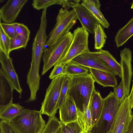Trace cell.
Instances as JSON below:
<instances>
[{"instance_id": "cell-13", "label": "cell", "mask_w": 133, "mask_h": 133, "mask_svg": "<svg viewBox=\"0 0 133 133\" xmlns=\"http://www.w3.org/2000/svg\"><path fill=\"white\" fill-rule=\"evenodd\" d=\"M71 8L76 13L82 27L89 32L94 34L95 28L99 23L89 11L79 3L74 4Z\"/></svg>"}, {"instance_id": "cell-23", "label": "cell", "mask_w": 133, "mask_h": 133, "mask_svg": "<svg viewBox=\"0 0 133 133\" xmlns=\"http://www.w3.org/2000/svg\"><path fill=\"white\" fill-rule=\"evenodd\" d=\"M81 4L86 8L103 27L108 29L110 24L100 10L92 5L87 0H82Z\"/></svg>"}, {"instance_id": "cell-24", "label": "cell", "mask_w": 133, "mask_h": 133, "mask_svg": "<svg viewBox=\"0 0 133 133\" xmlns=\"http://www.w3.org/2000/svg\"><path fill=\"white\" fill-rule=\"evenodd\" d=\"M64 74L69 77L87 74L89 72V68L70 62L64 66Z\"/></svg>"}, {"instance_id": "cell-36", "label": "cell", "mask_w": 133, "mask_h": 133, "mask_svg": "<svg viewBox=\"0 0 133 133\" xmlns=\"http://www.w3.org/2000/svg\"><path fill=\"white\" fill-rule=\"evenodd\" d=\"M92 5L100 10L101 6L100 2L98 0H87Z\"/></svg>"}, {"instance_id": "cell-27", "label": "cell", "mask_w": 133, "mask_h": 133, "mask_svg": "<svg viewBox=\"0 0 133 133\" xmlns=\"http://www.w3.org/2000/svg\"><path fill=\"white\" fill-rule=\"evenodd\" d=\"M62 123L55 116L49 117L45 127L42 133H56Z\"/></svg>"}, {"instance_id": "cell-10", "label": "cell", "mask_w": 133, "mask_h": 133, "mask_svg": "<svg viewBox=\"0 0 133 133\" xmlns=\"http://www.w3.org/2000/svg\"><path fill=\"white\" fill-rule=\"evenodd\" d=\"M122 71V82L124 91L127 96L129 95L131 81L132 76L131 62L132 52L130 49L125 48L120 53Z\"/></svg>"}, {"instance_id": "cell-29", "label": "cell", "mask_w": 133, "mask_h": 133, "mask_svg": "<svg viewBox=\"0 0 133 133\" xmlns=\"http://www.w3.org/2000/svg\"><path fill=\"white\" fill-rule=\"evenodd\" d=\"M82 130L77 121L66 124H62V133H79Z\"/></svg>"}, {"instance_id": "cell-6", "label": "cell", "mask_w": 133, "mask_h": 133, "mask_svg": "<svg viewBox=\"0 0 133 133\" xmlns=\"http://www.w3.org/2000/svg\"><path fill=\"white\" fill-rule=\"evenodd\" d=\"M67 76L62 74L52 79L41 104L40 111L42 114L49 117L54 116L59 108V100L61 91L64 82Z\"/></svg>"}, {"instance_id": "cell-28", "label": "cell", "mask_w": 133, "mask_h": 133, "mask_svg": "<svg viewBox=\"0 0 133 133\" xmlns=\"http://www.w3.org/2000/svg\"><path fill=\"white\" fill-rule=\"evenodd\" d=\"M10 38L5 34L0 27V50L9 56L10 51Z\"/></svg>"}, {"instance_id": "cell-26", "label": "cell", "mask_w": 133, "mask_h": 133, "mask_svg": "<svg viewBox=\"0 0 133 133\" xmlns=\"http://www.w3.org/2000/svg\"><path fill=\"white\" fill-rule=\"evenodd\" d=\"M13 23L17 35L20 36L26 46L29 39L30 31L26 26L23 23L17 22Z\"/></svg>"}, {"instance_id": "cell-18", "label": "cell", "mask_w": 133, "mask_h": 133, "mask_svg": "<svg viewBox=\"0 0 133 133\" xmlns=\"http://www.w3.org/2000/svg\"><path fill=\"white\" fill-rule=\"evenodd\" d=\"M133 36V17L117 33L114 38L116 47L119 48L124 44Z\"/></svg>"}, {"instance_id": "cell-7", "label": "cell", "mask_w": 133, "mask_h": 133, "mask_svg": "<svg viewBox=\"0 0 133 133\" xmlns=\"http://www.w3.org/2000/svg\"><path fill=\"white\" fill-rule=\"evenodd\" d=\"M73 34L72 41L66 54L58 63L64 66L78 55L89 51V32L82 27H78L74 30Z\"/></svg>"}, {"instance_id": "cell-12", "label": "cell", "mask_w": 133, "mask_h": 133, "mask_svg": "<svg viewBox=\"0 0 133 133\" xmlns=\"http://www.w3.org/2000/svg\"><path fill=\"white\" fill-rule=\"evenodd\" d=\"M28 0H8L0 9L1 19L4 23H13Z\"/></svg>"}, {"instance_id": "cell-14", "label": "cell", "mask_w": 133, "mask_h": 133, "mask_svg": "<svg viewBox=\"0 0 133 133\" xmlns=\"http://www.w3.org/2000/svg\"><path fill=\"white\" fill-rule=\"evenodd\" d=\"M59 109L60 121L63 124L77 121L78 111L73 100L71 97L67 96Z\"/></svg>"}, {"instance_id": "cell-32", "label": "cell", "mask_w": 133, "mask_h": 133, "mask_svg": "<svg viewBox=\"0 0 133 133\" xmlns=\"http://www.w3.org/2000/svg\"><path fill=\"white\" fill-rule=\"evenodd\" d=\"M26 46L22 39L18 35L13 38L10 39V52L14 50L21 48L25 49Z\"/></svg>"}, {"instance_id": "cell-41", "label": "cell", "mask_w": 133, "mask_h": 133, "mask_svg": "<svg viewBox=\"0 0 133 133\" xmlns=\"http://www.w3.org/2000/svg\"><path fill=\"white\" fill-rule=\"evenodd\" d=\"M131 9H133V1H132V3L131 7Z\"/></svg>"}, {"instance_id": "cell-37", "label": "cell", "mask_w": 133, "mask_h": 133, "mask_svg": "<svg viewBox=\"0 0 133 133\" xmlns=\"http://www.w3.org/2000/svg\"><path fill=\"white\" fill-rule=\"evenodd\" d=\"M126 133H133V114L132 115L128 130Z\"/></svg>"}, {"instance_id": "cell-5", "label": "cell", "mask_w": 133, "mask_h": 133, "mask_svg": "<svg viewBox=\"0 0 133 133\" xmlns=\"http://www.w3.org/2000/svg\"><path fill=\"white\" fill-rule=\"evenodd\" d=\"M77 15L73 9L61 8L56 19V23L48 36L46 45L49 46L66 35L76 23Z\"/></svg>"}, {"instance_id": "cell-33", "label": "cell", "mask_w": 133, "mask_h": 133, "mask_svg": "<svg viewBox=\"0 0 133 133\" xmlns=\"http://www.w3.org/2000/svg\"><path fill=\"white\" fill-rule=\"evenodd\" d=\"M114 88L113 92L116 98L119 102L121 103L127 97L124 91L123 85L121 81L118 85Z\"/></svg>"}, {"instance_id": "cell-38", "label": "cell", "mask_w": 133, "mask_h": 133, "mask_svg": "<svg viewBox=\"0 0 133 133\" xmlns=\"http://www.w3.org/2000/svg\"><path fill=\"white\" fill-rule=\"evenodd\" d=\"M129 97L131 109L133 108V81L132 89Z\"/></svg>"}, {"instance_id": "cell-19", "label": "cell", "mask_w": 133, "mask_h": 133, "mask_svg": "<svg viewBox=\"0 0 133 133\" xmlns=\"http://www.w3.org/2000/svg\"><path fill=\"white\" fill-rule=\"evenodd\" d=\"M103 105V99L100 93L95 90L92 95L90 103L93 126L97 121L101 114Z\"/></svg>"}, {"instance_id": "cell-4", "label": "cell", "mask_w": 133, "mask_h": 133, "mask_svg": "<svg viewBox=\"0 0 133 133\" xmlns=\"http://www.w3.org/2000/svg\"><path fill=\"white\" fill-rule=\"evenodd\" d=\"M73 38V34L69 31L45 49L43 56V65L42 76L62 60L68 51Z\"/></svg>"}, {"instance_id": "cell-8", "label": "cell", "mask_w": 133, "mask_h": 133, "mask_svg": "<svg viewBox=\"0 0 133 133\" xmlns=\"http://www.w3.org/2000/svg\"><path fill=\"white\" fill-rule=\"evenodd\" d=\"M131 110L128 96L121 103L108 133H126L132 115Z\"/></svg>"}, {"instance_id": "cell-30", "label": "cell", "mask_w": 133, "mask_h": 133, "mask_svg": "<svg viewBox=\"0 0 133 133\" xmlns=\"http://www.w3.org/2000/svg\"><path fill=\"white\" fill-rule=\"evenodd\" d=\"M0 27L10 39L13 38L17 35L13 23H6L1 22Z\"/></svg>"}, {"instance_id": "cell-21", "label": "cell", "mask_w": 133, "mask_h": 133, "mask_svg": "<svg viewBox=\"0 0 133 133\" xmlns=\"http://www.w3.org/2000/svg\"><path fill=\"white\" fill-rule=\"evenodd\" d=\"M94 52L115 71L119 77L122 78V71L121 65L108 51L102 49Z\"/></svg>"}, {"instance_id": "cell-16", "label": "cell", "mask_w": 133, "mask_h": 133, "mask_svg": "<svg viewBox=\"0 0 133 133\" xmlns=\"http://www.w3.org/2000/svg\"><path fill=\"white\" fill-rule=\"evenodd\" d=\"M89 70L95 82L103 87L113 88L117 85L115 76L100 70L91 68Z\"/></svg>"}, {"instance_id": "cell-17", "label": "cell", "mask_w": 133, "mask_h": 133, "mask_svg": "<svg viewBox=\"0 0 133 133\" xmlns=\"http://www.w3.org/2000/svg\"><path fill=\"white\" fill-rule=\"evenodd\" d=\"M79 2L78 0H33L32 5L38 10L47 9L54 5H61L63 8L68 10L74 4Z\"/></svg>"}, {"instance_id": "cell-2", "label": "cell", "mask_w": 133, "mask_h": 133, "mask_svg": "<svg viewBox=\"0 0 133 133\" xmlns=\"http://www.w3.org/2000/svg\"><path fill=\"white\" fill-rule=\"evenodd\" d=\"M8 122L17 133H42L46 125L40 110L28 109Z\"/></svg>"}, {"instance_id": "cell-39", "label": "cell", "mask_w": 133, "mask_h": 133, "mask_svg": "<svg viewBox=\"0 0 133 133\" xmlns=\"http://www.w3.org/2000/svg\"><path fill=\"white\" fill-rule=\"evenodd\" d=\"M63 124V123H62ZM62 125L59 127L57 130L56 133H62Z\"/></svg>"}, {"instance_id": "cell-11", "label": "cell", "mask_w": 133, "mask_h": 133, "mask_svg": "<svg viewBox=\"0 0 133 133\" xmlns=\"http://www.w3.org/2000/svg\"><path fill=\"white\" fill-rule=\"evenodd\" d=\"M0 62L3 73L14 90L20 94L21 97L22 90L17 74L14 67L12 59L0 50Z\"/></svg>"}, {"instance_id": "cell-34", "label": "cell", "mask_w": 133, "mask_h": 133, "mask_svg": "<svg viewBox=\"0 0 133 133\" xmlns=\"http://www.w3.org/2000/svg\"><path fill=\"white\" fill-rule=\"evenodd\" d=\"M65 66L61 63L55 65L49 76V78L52 80L58 76L65 74Z\"/></svg>"}, {"instance_id": "cell-9", "label": "cell", "mask_w": 133, "mask_h": 133, "mask_svg": "<svg viewBox=\"0 0 133 133\" xmlns=\"http://www.w3.org/2000/svg\"><path fill=\"white\" fill-rule=\"evenodd\" d=\"M71 61L89 68L101 70L115 76L118 75L103 60L90 51L78 55Z\"/></svg>"}, {"instance_id": "cell-25", "label": "cell", "mask_w": 133, "mask_h": 133, "mask_svg": "<svg viewBox=\"0 0 133 133\" xmlns=\"http://www.w3.org/2000/svg\"><path fill=\"white\" fill-rule=\"evenodd\" d=\"M94 48L99 50L104 47L107 38L103 26L99 23L96 26L94 30Z\"/></svg>"}, {"instance_id": "cell-1", "label": "cell", "mask_w": 133, "mask_h": 133, "mask_svg": "<svg viewBox=\"0 0 133 133\" xmlns=\"http://www.w3.org/2000/svg\"><path fill=\"white\" fill-rule=\"evenodd\" d=\"M69 77L70 81L67 96L73 99L78 111L83 112L88 107L95 90V82L90 73Z\"/></svg>"}, {"instance_id": "cell-22", "label": "cell", "mask_w": 133, "mask_h": 133, "mask_svg": "<svg viewBox=\"0 0 133 133\" xmlns=\"http://www.w3.org/2000/svg\"><path fill=\"white\" fill-rule=\"evenodd\" d=\"M90 103L83 112L78 111L77 121L83 130L90 131L93 126Z\"/></svg>"}, {"instance_id": "cell-35", "label": "cell", "mask_w": 133, "mask_h": 133, "mask_svg": "<svg viewBox=\"0 0 133 133\" xmlns=\"http://www.w3.org/2000/svg\"><path fill=\"white\" fill-rule=\"evenodd\" d=\"M0 133H17L9 122L1 120L0 122Z\"/></svg>"}, {"instance_id": "cell-3", "label": "cell", "mask_w": 133, "mask_h": 133, "mask_svg": "<svg viewBox=\"0 0 133 133\" xmlns=\"http://www.w3.org/2000/svg\"><path fill=\"white\" fill-rule=\"evenodd\" d=\"M103 99L101 113L90 131L91 133H108L111 127L121 103L113 92L111 91Z\"/></svg>"}, {"instance_id": "cell-40", "label": "cell", "mask_w": 133, "mask_h": 133, "mask_svg": "<svg viewBox=\"0 0 133 133\" xmlns=\"http://www.w3.org/2000/svg\"><path fill=\"white\" fill-rule=\"evenodd\" d=\"M79 133H91L89 131L82 130Z\"/></svg>"}, {"instance_id": "cell-15", "label": "cell", "mask_w": 133, "mask_h": 133, "mask_svg": "<svg viewBox=\"0 0 133 133\" xmlns=\"http://www.w3.org/2000/svg\"><path fill=\"white\" fill-rule=\"evenodd\" d=\"M14 90L5 76L2 69H0V107L13 102Z\"/></svg>"}, {"instance_id": "cell-31", "label": "cell", "mask_w": 133, "mask_h": 133, "mask_svg": "<svg viewBox=\"0 0 133 133\" xmlns=\"http://www.w3.org/2000/svg\"><path fill=\"white\" fill-rule=\"evenodd\" d=\"M70 79L67 76L63 83L61 89L59 100V107L65 101L67 97V93L70 83Z\"/></svg>"}, {"instance_id": "cell-20", "label": "cell", "mask_w": 133, "mask_h": 133, "mask_svg": "<svg viewBox=\"0 0 133 133\" xmlns=\"http://www.w3.org/2000/svg\"><path fill=\"white\" fill-rule=\"evenodd\" d=\"M24 109L18 104L11 103L0 107V118L1 120L9 122L20 114Z\"/></svg>"}]
</instances>
